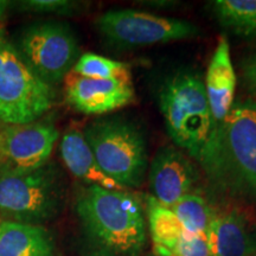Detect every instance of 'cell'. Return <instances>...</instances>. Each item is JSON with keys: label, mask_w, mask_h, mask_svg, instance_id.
<instances>
[{"label": "cell", "mask_w": 256, "mask_h": 256, "mask_svg": "<svg viewBox=\"0 0 256 256\" xmlns=\"http://www.w3.org/2000/svg\"><path fill=\"white\" fill-rule=\"evenodd\" d=\"M197 160L216 190L256 200V98L232 104L226 119L214 127Z\"/></svg>", "instance_id": "obj_1"}, {"label": "cell", "mask_w": 256, "mask_h": 256, "mask_svg": "<svg viewBox=\"0 0 256 256\" xmlns=\"http://www.w3.org/2000/svg\"><path fill=\"white\" fill-rule=\"evenodd\" d=\"M76 212L88 238L108 254L138 256L145 248V216L132 194L88 185L78 194Z\"/></svg>", "instance_id": "obj_2"}, {"label": "cell", "mask_w": 256, "mask_h": 256, "mask_svg": "<svg viewBox=\"0 0 256 256\" xmlns=\"http://www.w3.org/2000/svg\"><path fill=\"white\" fill-rule=\"evenodd\" d=\"M166 130L174 142L198 159L214 130L204 81L198 74L182 70L166 78L159 92Z\"/></svg>", "instance_id": "obj_3"}, {"label": "cell", "mask_w": 256, "mask_h": 256, "mask_svg": "<svg viewBox=\"0 0 256 256\" xmlns=\"http://www.w3.org/2000/svg\"><path fill=\"white\" fill-rule=\"evenodd\" d=\"M98 166L122 188L142 184L147 168V147L142 130L124 118H106L83 130Z\"/></svg>", "instance_id": "obj_4"}, {"label": "cell", "mask_w": 256, "mask_h": 256, "mask_svg": "<svg viewBox=\"0 0 256 256\" xmlns=\"http://www.w3.org/2000/svg\"><path fill=\"white\" fill-rule=\"evenodd\" d=\"M52 86L43 81L0 32V121L25 124L40 120L54 104Z\"/></svg>", "instance_id": "obj_5"}, {"label": "cell", "mask_w": 256, "mask_h": 256, "mask_svg": "<svg viewBox=\"0 0 256 256\" xmlns=\"http://www.w3.org/2000/svg\"><path fill=\"white\" fill-rule=\"evenodd\" d=\"M62 185L56 170L44 165L34 171L0 172V216L6 220L38 224L56 215Z\"/></svg>", "instance_id": "obj_6"}, {"label": "cell", "mask_w": 256, "mask_h": 256, "mask_svg": "<svg viewBox=\"0 0 256 256\" xmlns=\"http://www.w3.org/2000/svg\"><path fill=\"white\" fill-rule=\"evenodd\" d=\"M17 50L28 66L50 86L63 81L80 58L72 30L56 20L37 22L25 28Z\"/></svg>", "instance_id": "obj_7"}, {"label": "cell", "mask_w": 256, "mask_h": 256, "mask_svg": "<svg viewBox=\"0 0 256 256\" xmlns=\"http://www.w3.org/2000/svg\"><path fill=\"white\" fill-rule=\"evenodd\" d=\"M96 28L112 44L124 48L154 46L200 34V28L190 22L136 10L104 12L96 19Z\"/></svg>", "instance_id": "obj_8"}, {"label": "cell", "mask_w": 256, "mask_h": 256, "mask_svg": "<svg viewBox=\"0 0 256 256\" xmlns=\"http://www.w3.org/2000/svg\"><path fill=\"white\" fill-rule=\"evenodd\" d=\"M58 139V130L48 120L0 127V160L4 168L34 171L46 165Z\"/></svg>", "instance_id": "obj_9"}, {"label": "cell", "mask_w": 256, "mask_h": 256, "mask_svg": "<svg viewBox=\"0 0 256 256\" xmlns=\"http://www.w3.org/2000/svg\"><path fill=\"white\" fill-rule=\"evenodd\" d=\"M64 80L66 100L80 113L102 115L134 101L132 81L88 78L72 72Z\"/></svg>", "instance_id": "obj_10"}, {"label": "cell", "mask_w": 256, "mask_h": 256, "mask_svg": "<svg viewBox=\"0 0 256 256\" xmlns=\"http://www.w3.org/2000/svg\"><path fill=\"white\" fill-rule=\"evenodd\" d=\"M198 180V172L191 160L174 147L156 153L150 170V188L153 198L166 208L190 194Z\"/></svg>", "instance_id": "obj_11"}, {"label": "cell", "mask_w": 256, "mask_h": 256, "mask_svg": "<svg viewBox=\"0 0 256 256\" xmlns=\"http://www.w3.org/2000/svg\"><path fill=\"white\" fill-rule=\"evenodd\" d=\"M206 236L211 256H256V220L241 208L214 212Z\"/></svg>", "instance_id": "obj_12"}, {"label": "cell", "mask_w": 256, "mask_h": 256, "mask_svg": "<svg viewBox=\"0 0 256 256\" xmlns=\"http://www.w3.org/2000/svg\"><path fill=\"white\" fill-rule=\"evenodd\" d=\"M204 87L215 127L222 122L232 110L236 90V74L226 37H220L208 66Z\"/></svg>", "instance_id": "obj_13"}, {"label": "cell", "mask_w": 256, "mask_h": 256, "mask_svg": "<svg viewBox=\"0 0 256 256\" xmlns=\"http://www.w3.org/2000/svg\"><path fill=\"white\" fill-rule=\"evenodd\" d=\"M60 156L69 171L84 183L107 190L124 191V188L100 168L81 130H69L64 134L60 142Z\"/></svg>", "instance_id": "obj_14"}, {"label": "cell", "mask_w": 256, "mask_h": 256, "mask_svg": "<svg viewBox=\"0 0 256 256\" xmlns=\"http://www.w3.org/2000/svg\"><path fill=\"white\" fill-rule=\"evenodd\" d=\"M0 256H55L50 232L40 224L2 220Z\"/></svg>", "instance_id": "obj_15"}, {"label": "cell", "mask_w": 256, "mask_h": 256, "mask_svg": "<svg viewBox=\"0 0 256 256\" xmlns=\"http://www.w3.org/2000/svg\"><path fill=\"white\" fill-rule=\"evenodd\" d=\"M146 210L150 234L154 244L156 254L166 256L186 232L171 208L162 206L152 196L147 198Z\"/></svg>", "instance_id": "obj_16"}, {"label": "cell", "mask_w": 256, "mask_h": 256, "mask_svg": "<svg viewBox=\"0 0 256 256\" xmlns=\"http://www.w3.org/2000/svg\"><path fill=\"white\" fill-rule=\"evenodd\" d=\"M211 8L223 28L238 36L256 37V0H216Z\"/></svg>", "instance_id": "obj_17"}, {"label": "cell", "mask_w": 256, "mask_h": 256, "mask_svg": "<svg viewBox=\"0 0 256 256\" xmlns=\"http://www.w3.org/2000/svg\"><path fill=\"white\" fill-rule=\"evenodd\" d=\"M184 230L194 235H206L214 212L206 198L190 192L171 208Z\"/></svg>", "instance_id": "obj_18"}, {"label": "cell", "mask_w": 256, "mask_h": 256, "mask_svg": "<svg viewBox=\"0 0 256 256\" xmlns=\"http://www.w3.org/2000/svg\"><path fill=\"white\" fill-rule=\"evenodd\" d=\"M72 72L88 78L132 81V74L128 64L92 52L80 56Z\"/></svg>", "instance_id": "obj_19"}, {"label": "cell", "mask_w": 256, "mask_h": 256, "mask_svg": "<svg viewBox=\"0 0 256 256\" xmlns=\"http://www.w3.org/2000/svg\"><path fill=\"white\" fill-rule=\"evenodd\" d=\"M166 256H211L206 236L184 234Z\"/></svg>", "instance_id": "obj_20"}, {"label": "cell", "mask_w": 256, "mask_h": 256, "mask_svg": "<svg viewBox=\"0 0 256 256\" xmlns=\"http://www.w3.org/2000/svg\"><path fill=\"white\" fill-rule=\"evenodd\" d=\"M78 4L68 0H26L20 2V8L25 11L36 14H56L60 16H72L78 11Z\"/></svg>", "instance_id": "obj_21"}, {"label": "cell", "mask_w": 256, "mask_h": 256, "mask_svg": "<svg viewBox=\"0 0 256 256\" xmlns=\"http://www.w3.org/2000/svg\"><path fill=\"white\" fill-rule=\"evenodd\" d=\"M243 76L250 92L256 95V49L243 62Z\"/></svg>", "instance_id": "obj_22"}, {"label": "cell", "mask_w": 256, "mask_h": 256, "mask_svg": "<svg viewBox=\"0 0 256 256\" xmlns=\"http://www.w3.org/2000/svg\"><path fill=\"white\" fill-rule=\"evenodd\" d=\"M8 6V2H2V0H0V20H2V17H4Z\"/></svg>", "instance_id": "obj_23"}, {"label": "cell", "mask_w": 256, "mask_h": 256, "mask_svg": "<svg viewBox=\"0 0 256 256\" xmlns=\"http://www.w3.org/2000/svg\"><path fill=\"white\" fill-rule=\"evenodd\" d=\"M154 256H160V255H156H156H154Z\"/></svg>", "instance_id": "obj_24"}]
</instances>
